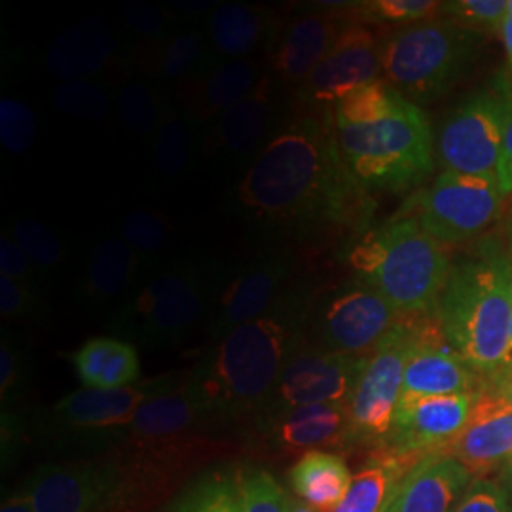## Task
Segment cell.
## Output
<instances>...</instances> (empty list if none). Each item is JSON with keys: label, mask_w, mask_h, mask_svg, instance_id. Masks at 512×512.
Masks as SVG:
<instances>
[{"label": "cell", "mask_w": 512, "mask_h": 512, "mask_svg": "<svg viewBox=\"0 0 512 512\" xmlns=\"http://www.w3.org/2000/svg\"><path fill=\"white\" fill-rule=\"evenodd\" d=\"M499 37H501L503 48H505V55H507V65H509L512 86V0H509V10H507V16L503 19V25L499 29Z\"/></svg>", "instance_id": "51"}, {"label": "cell", "mask_w": 512, "mask_h": 512, "mask_svg": "<svg viewBox=\"0 0 512 512\" xmlns=\"http://www.w3.org/2000/svg\"><path fill=\"white\" fill-rule=\"evenodd\" d=\"M480 38L450 18L399 27L382 42V78L416 105L433 101L473 65Z\"/></svg>", "instance_id": "7"}, {"label": "cell", "mask_w": 512, "mask_h": 512, "mask_svg": "<svg viewBox=\"0 0 512 512\" xmlns=\"http://www.w3.org/2000/svg\"><path fill=\"white\" fill-rule=\"evenodd\" d=\"M38 135L37 112L16 97L0 101V143L10 154H25Z\"/></svg>", "instance_id": "42"}, {"label": "cell", "mask_w": 512, "mask_h": 512, "mask_svg": "<svg viewBox=\"0 0 512 512\" xmlns=\"http://www.w3.org/2000/svg\"><path fill=\"white\" fill-rule=\"evenodd\" d=\"M289 482L294 494L311 509L332 512L348 495L353 476L342 456L319 450L296 459Z\"/></svg>", "instance_id": "32"}, {"label": "cell", "mask_w": 512, "mask_h": 512, "mask_svg": "<svg viewBox=\"0 0 512 512\" xmlns=\"http://www.w3.org/2000/svg\"><path fill=\"white\" fill-rule=\"evenodd\" d=\"M124 57L129 73L135 78H143L171 92L217 63L203 25L181 27L156 42L131 44Z\"/></svg>", "instance_id": "24"}, {"label": "cell", "mask_w": 512, "mask_h": 512, "mask_svg": "<svg viewBox=\"0 0 512 512\" xmlns=\"http://www.w3.org/2000/svg\"><path fill=\"white\" fill-rule=\"evenodd\" d=\"M382 42L368 23L355 18L294 93V101L311 107H334L349 93L382 80Z\"/></svg>", "instance_id": "17"}, {"label": "cell", "mask_w": 512, "mask_h": 512, "mask_svg": "<svg viewBox=\"0 0 512 512\" xmlns=\"http://www.w3.org/2000/svg\"><path fill=\"white\" fill-rule=\"evenodd\" d=\"M512 380V310H511V321H509V346H507V353H505V366H503V374L499 376V380L495 382L497 385L505 384Z\"/></svg>", "instance_id": "52"}, {"label": "cell", "mask_w": 512, "mask_h": 512, "mask_svg": "<svg viewBox=\"0 0 512 512\" xmlns=\"http://www.w3.org/2000/svg\"><path fill=\"white\" fill-rule=\"evenodd\" d=\"M228 275L211 258H183L148 268L147 277L110 319L109 330L135 348H177L209 323Z\"/></svg>", "instance_id": "5"}, {"label": "cell", "mask_w": 512, "mask_h": 512, "mask_svg": "<svg viewBox=\"0 0 512 512\" xmlns=\"http://www.w3.org/2000/svg\"><path fill=\"white\" fill-rule=\"evenodd\" d=\"M478 374L452 348L437 317L421 313L416 342L404 370L403 395L435 397L478 393Z\"/></svg>", "instance_id": "21"}, {"label": "cell", "mask_w": 512, "mask_h": 512, "mask_svg": "<svg viewBox=\"0 0 512 512\" xmlns=\"http://www.w3.org/2000/svg\"><path fill=\"white\" fill-rule=\"evenodd\" d=\"M33 376V355L29 346L12 330L2 329L0 336V403L14 406L23 399Z\"/></svg>", "instance_id": "37"}, {"label": "cell", "mask_w": 512, "mask_h": 512, "mask_svg": "<svg viewBox=\"0 0 512 512\" xmlns=\"http://www.w3.org/2000/svg\"><path fill=\"white\" fill-rule=\"evenodd\" d=\"M421 459V456L401 454L385 446L376 448L366 459L361 471L353 476L344 501L332 512L387 511L399 494L404 478Z\"/></svg>", "instance_id": "30"}, {"label": "cell", "mask_w": 512, "mask_h": 512, "mask_svg": "<svg viewBox=\"0 0 512 512\" xmlns=\"http://www.w3.org/2000/svg\"><path fill=\"white\" fill-rule=\"evenodd\" d=\"M207 427L213 423L194 387L188 380L169 384L165 378L164 387L137 410L116 448L175 444L202 437Z\"/></svg>", "instance_id": "20"}, {"label": "cell", "mask_w": 512, "mask_h": 512, "mask_svg": "<svg viewBox=\"0 0 512 512\" xmlns=\"http://www.w3.org/2000/svg\"><path fill=\"white\" fill-rule=\"evenodd\" d=\"M495 393H499L501 397H505L507 401H511L512 403V380L505 382V384L497 385V387H495Z\"/></svg>", "instance_id": "55"}, {"label": "cell", "mask_w": 512, "mask_h": 512, "mask_svg": "<svg viewBox=\"0 0 512 512\" xmlns=\"http://www.w3.org/2000/svg\"><path fill=\"white\" fill-rule=\"evenodd\" d=\"M150 154L156 173L165 181L183 177L196 160H202V128L184 118L173 99L150 139Z\"/></svg>", "instance_id": "33"}, {"label": "cell", "mask_w": 512, "mask_h": 512, "mask_svg": "<svg viewBox=\"0 0 512 512\" xmlns=\"http://www.w3.org/2000/svg\"><path fill=\"white\" fill-rule=\"evenodd\" d=\"M454 512H512L507 490L492 480H476L461 497Z\"/></svg>", "instance_id": "47"}, {"label": "cell", "mask_w": 512, "mask_h": 512, "mask_svg": "<svg viewBox=\"0 0 512 512\" xmlns=\"http://www.w3.org/2000/svg\"><path fill=\"white\" fill-rule=\"evenodd\" d=\"M122 23L133 38V44H148L160 38L171 35L173 31L181 29L164 4H150L145 0H126L120 6Z\"/></svg>", "instance_id": "41"}, {"label": "cell", "mask_w": 512, "mask_h": 512, "mask_svg": "<svg viewBox=\"0 0 512 512\" xmlns=\"http://www.w3.org/2000/svg\"><path fill=\"white\" fill-rule=\"evenodd\" d=\"M393 503H395V501H393ZM393 503H391V507H389V509H387V511L385 512H395V507H393Z\"/></svg>", "instance_id": "56"}, {"label": "cell", "mask_w": 512, "mask_h": 512, "mask_svg": "<svg viewBox=\"0 0 512 512\" xmlns=\"http://www.w3.org/2000/svg\"><path fill=\"white\" fill-rule=\"evenodd\" d=\"M471 473L458 459L431 454L404 478L395 497V512H454L469 490Z\"/></svg>", "instance_id": "29"}, {"label": "cell", "mask_w": 512, "mask_h": 512, "mask_svg": "<svg viewBox=\"0 0 512 512\" xmlns=\"http://www.w3.org/2000/svg\"><path fill=\"white\" fill-rule=\"evenodd\" d=\"M164 384L165 378H156L122 389L82 387L54 404L50 431L61 439L116 448L137 410Z\"/></svg>", "instance_id": "16"}, {"label": "cell", "mask_w": 512, "mask_h": 512, "mask_svg": "<svg viewBox=\"0 0 512 512\" xmlns=\"http://www.w3.org/2000/svg\"><path fill=\"white\" fill-rule=\"evenodd\" d=\"M499 478H501V486H503V488L507 490V494L512 497V456L503 463Z\"/></svg>", "instance_id": "53"}, {"label": "cell", "mask_w": 512, "mask_h": 512, "mask_svg": "<svg viewBox=\"0 0 512 512\" xmlns=\"http://www.w3.org/2000/svg\"><path fill=\"white\" fill-rule=\"evenodd\" d=\"M0 275L10 277L19 283H25L37 291H44L48 281L38 272L33 260L19 247L18 241L12 238L6 230L0 238Z\"/></svg>", "instance_id": "46"}, {"label": "cell", "mask_w": 512, "mask_h": 512, "mask_svg": "<svg viewBox=\"0 0 512 512\" xmlns=\"http://www.w3.org/2000/svg\"><path fill=\"white\" fill-rule=\"evenodd\" d=\"M507 10L509 0H454L440 6L442 14L478 33H499Z\"/></svg>", "instance_id": "44"}, {"label": "cell", "mask_w": 512, "mask_h": 512, "mask_svg": "<svg viewBox=\"0 0 512 512\" xmlns=\"http://www.w3.org/2000/svg\"><path fill=\"white\" fill-rule=\"evenodd\" d=\"M8 234L18 241L19 247L33 260L46 281L65 268L69 249L52 226L40 220L21 217L10 224Z\"/></svg>", "instance_id": "36"}, {"label": "cell", "mask_w": 512, "mask_h": 512, "mask_svg": "<svg viewBox=\"0 0 512 512\" xmlns=\"http://www.w3.org/2000/svg\"><path fill=\"white\" fill-rule=\"evenodd\" d=\"M124 55L118 40L101 14L80 19L54 38L46 52V67L63 82L93 80Z\"/></svg>", "instance_id": "28"}, {"label": "cell", "mask_w": 512, "mask_h": 512, "mask_svg": "<svg viewBox=\"0 0 512 512\" xmlns=\"http://www.w3.org/2000/svg\"><path fill=\"white\" fill-rule=\"evenodd\" d=\"M165 10L179 27H196V23L209 18L217 2L207 0H169L164 2Z\"/></svg>", "instance_id": "48"}, {"label": "cell", "mask_w": 512, "mask_h": 512, "mask_svg": "<svg viewBox=\"0 0 512 512\" xmlns=\"http://www.w3.org/2000/svg\"><path fill=\"white\" fill-rule=\"evenodd\" d=\"M35 512H124V475L114 458L46 463L23 488Z\"/></svg>", "instance_id": "12"}, {"label": "cell", "mask_w": 512, "mask_h": 512, "mask_svg": "<svg viewBox=\"0 0 512 512\" xmlns=\"http://www.w3.org/2000/svg\"><path fill=\"white\" fill-rule=\"evenodd\" d=\"M418 315H401L384 340L368 353L349 397V440L382 448L393 429L403 395L404 370L416 342Z\"/></svg>", "instance_id": "8"}, {"label": "cell", "mask_w": 512, "mask_h": 512, "mask_svg": "<svg viewBox=\"0 0 512 512\" xmlns=\"http://www.w3.org/2000/svg\"><path fill=\"white\" fill-rule=\"evenodd\" d=\"M365 357L332 353L304 340L283 366L274 393L260 418L262 423L277 414L311 404H348L365 365Z\"/></svg>", "instance_id": "14"}, {"label": "cell", "mask_w": 512, "mask_h": 512, "mask_svg": "<svg viewBox=\"0 0 512 512\" xmlns=\"http://www.w3.org/2000/svg\"><path fill=\"white\" fill-rule=\"evenodd\" d=\"M289 512H317L311 509L310 505H306L304 501H296V499H289Z\"/></svg>", "instance_id": "54"}, {"label": "cell", "mask_w": 512, "mask_h": 512, "mask_svg": "<svg viewBox=\"0 0 512 512\" xmlns=\"http://www.w3.org/2000/svg\"><path fill=\"white\" fill-rule=\"evenodd\" d=\"M0 512H35V507L31 503L29 494L25 490H21V492L10 495L8 499H4Z\"/></svg>", "instance_id": "50"}, {"label": "cell", "mask_w": 512, "mask_h": 512, "mask_svg": "<svg viewBox=\"0 0 512 512\" xmlns=\"http://www.w3.org/2000/svg\"><path fill=\"white\" fill-rule=\"evenodd\" d=\"M512 112V86L501 82L469 95L442 122L437 160L442 171L497 181V167Z\"/></svg>", "instance_id": "9"}, {"label": "cell", "mask_w": 512, "mask_h": 512, "mask_svg": "<svg viewBox=\"0 0 512 512\" xmlns=\"http://www.w3.org/2000/svg\"><path fill=\"white\" fill-rule=\"evenodd\" d=\"M173 232L175 228L171 220L154 209H131L120 220V238L128 243L148 268L160 264Z\"/></svg>", "instance_id": "35"}, {"label": "cell", "mask_w": 512, "mask_h": 512, "mask_svg": "<svg viewBox=\"0 0 512 512\" xmlns=\"http://www.w3.org/2000/svg\"><path fill=\"white\" fill-rule=\"evenodd\" d=\"M497 184L501 188V194L507 196L512 192V112L509 124L505 129V139L501 148V158L497 167Z\"/></svg>", "instance_id": "49"}, {"label": "cell", "mask_w": 512, "mask_h": 512, "mask_svg": "<svg viewBox=\"0 0 512 512\" xmlns=\"http://www.w3.org/2000/svg\"><path fill=\"white\" fill-rule=\"evenodd\" d=\"M315 296L311 281L298 277L270 310L203 353L186 380L213 427L260 423L283 366L306 336Z\"/></svg>", "instance_id": "2"}, {"label": "cell", "mask_w": 512, "mask_h": 512, "mask_svg": "<svg viewBox=\"0 0 512 512\" xmlns=\"http://www.w3.org/2000/svg\"><path fill=\"white\" fill-rule=\"evenodd\" d=\"M283 92L268 69L253 92L202 128V160L228 167L255 160L287 118Z\"/></svg>", "instance_id": "11"}, {"label": "cell", "mask_w": 512, "mask_h": 512, "mask_svg": "<svg viewBox=\"0 0 512 512\" xmlns=\"http://www.w3.org/2000/svg\"><path fill=\"white\" fill-rule=\"evenodd\" d=\"M480 393L482 391L435 397L401 395L385 448L421 458L439 454L465 427Z\"/></svg>", "instance_id": "19"}, {"label": "cell", "mask_w": 512, "mask_h": 512, "mask_svg": "<svg viewBox=\"0 0 512 512\" xmlns=\"http://www.w3.org/2000/svg\"><path fill=\"white\" fill-rule=\"evenodd\" d=\"M78 380L88 389H122L141 378L139 351L116 336L88 340L71 355Z\"/></svg>", "instance_id": "31"}, {"label": "cell", "mask_w": 512, "mask_h": 512, "mask_svg": "<svg viewBox=\"0 0 512 512\" xmlns=\"http://www.w3.org/2000/svg\"><path fill=\"white\" fill-rule=\"evenodd\" d=\"M283 23L266 6L222 2L205 19L203 29L209 40L213 59L239 61L270 54Z\"/></svg>", "instance_id": "25"}, {"label": "cell", "mask_w": 512, "mask_h": 512, "mask_svg": "<svg viewBox=\"0 0 512 512\" xmlns=\"http://www.w3.org/2000/svg\"><path fill=\"white\" fill-rule=\"evenodd\" d=\"M266 71L268 67L262 57L213 63L177 86L171 99L184 118L198 128H205L253 92Z\"/></svg>", "instance_id": "22"}, {"label": "cell", "mask_w": 512, "mask_h": 512, "mask_svg": "<svg viewBox=\"0 0 512 512\" xmlns=\"http://www.w3.org/2000/svg\"><path fill=\"white\" fill-rule=\"evenodd\" d=\"M440 2L433 0H374L359 4L357 12L365 23L380 21V23H395L399 27L420 23L433 18L440 12Z\"/></svg>", "instance_id": "43"}, {"label": "cell", "mask_w": 512, "mask_h": 512, "mask_svg": "<svg viewBox=\"0 0 512 512\" xmlns=\"http://www.w3.org/2000/svg\"><path fill=\"white\" fill-rule=\"evenodd\" d=\"M175 512H241L234 476L211 473L196 480L184 492Z\"/></svg>", "instance_id": "40"}, {"label": "cell", "mask_w": 512, "mask_h": 512, "mask_svg": "<svg viewBox=\"0 0 512 512\" xmlns=\"http://www.w3.org/2000/svg\"><path fill=\"white\" fill-rule=\"evenodd\" d=\"M230 211L281 241H317L361 230L374 202L349 173L332 107L291 97L287 118L239 179Z\"/></svg>", "instance_id": "1"}, {"label": "cell", "mask_w": 512, "mask_h": 512, "mask_svg": "<svg viewBox=\"0 0 512 512\" xmlns=\"http://www.w3.org/2000/svg\"><path fill=\"white\" fill-rule=\"evenodd\" d=\"M401 313L361 279L313 300L306 340L332 353L365 357L397 325Z\"/></svg>", "instance_id": "10"}, {"label": "cell", "mask_w": 512, "mask_h": 512, "mask_svg": "<svg viewBox=\"0 0 512 512\" xmlns=\"http://www.w3.org/2000/svg\"><path fill=\"white\" fill-rule=\"evenodd\" d=\"M55 109L84 122H101L110 114L109 92L97 80L61 82L52 95Z\"/></svg>", "instance_id": "39"}, {"label": "cell", "mask_w": 512, "mask_h": 512, "mask_svg": "<svg viewBox=\"0 0 512 512\" xmlns=\"http://www.w3.org/2000/svg\"><path fill=\"white\" fill-rule=\"evenodd\" d=\"M511 310V256L497 241H488L452 264L435 317L459 357L495 384L505 366Z\"/></svg>", "instance_id": "4"}, {"label": "cell", "mask_w": 512, "mask_h": 512, "mask_svg": "<svg viewBox=\"0 0 512 512\" xmlns=\"http://www.w3.org/2000/svg\"><path fill=\"white\" fill-rule=\"evenodd\" d=\"M42 313V293L0 275V315L4 321H31Z\"/></svg>", "instance_id": "45"}, {"label": "cell", "mask_w": 512, "mask_h": 512, "mask_svg": "<svg viewBox=\"0 0 512 512\" xmlns=\"http://www.w3.org/2000/svg\"><path fill=\"white\" fill-rule=\"evenodd\" d=\"M296 279L298 253L293 245L274 243L258 251L228 275L207 323V336L217 342L243 323L260 317Z\"/></svg>", "instance_id": "13"}, {"label": "cell", "mask_w": 512, "mask_h": 512, "mask_svg": "<svg viewBox=\"0 0 512 512\" xmlns=\"http://www.w3.org/2000/svg\"><path fill=\"white\" fill-rule=\"evenodd\" d=\"M171 103V90L160 88L143 78H129L118 86L114 105L116 114L129 133L150 137L160 128L167 107Z\"/></svg>", "instance_id": "34"}, {"label": "cell", "mask_w": 512, "mask_h": 512, "mask_svg": "<svg viewBox=\"0 0 512 512\" xmlns=\"http://www.w3.org/2000/svg\"><path fill=\"white\" fill-rule=\"evenodd\" d=\"M332 112L342 158L366 192H404L431 175V124L420 105L384 78L349 93Z\"/></svg>", "instance_id": "3"}, {"label": "cell", "mask_w": 512, "mask_h": 512, "mask_svg": "<svg viewBox=\"0 0 512 512\" xmlns=\"http://www.w3.org/2000/svg\"><path fill=\"white\" fill-rule=\"evenodd\" d=\"M349 266L401 315L435 310L452 270L442 243L416 219H395L365 234L351 247Z\"/></svg>", "instance_id": "6"}, {"label": "cell", "mask_w": 512, "mask_h": 512, "mask_svg": "<svg viewBox=\"0 0 512 512\" xmlns=\"http://www.w3.org/2000/svg\"><path fill=\"white\" fill-rule=\"evenodd\" d=\"M313 10L283 23L274 48L268 54V69L285 92H298L317 65L330 54L338 38L351 21V12L344 8Z\"/></svg>", "instance_id": "18"}, {"label": "cell", "mask_w": 512, "mask_h": 512, "mask_svg": "<svg viewBox=\"0 0 512 512\" xmlns=\"http://www.w3.org/2000/svg\"><path fill=\"white\" fill-rule=\"evenodd\" d=\"M439 454L458 459L471 476L501 469L512 456V403L499 393H480L458 437Z\"/></svg>", "instance_id": "23"}, {"label": "cell", "mask_w": 512, "mask_h": 512, "mask_svg": "<svg viewBox=\"0 0 512 512\" xmlns=\"http://www.w3.org/2000/svg\"><path fill=\"white\" fill-rule=\"evenodd\" d=\"M143 268V260L120 236L101 238L88 253L74 298L84 310L122 306L141 283Z\"/></svg>", "instance_id": "26"}, {"label": "cell", "mask_w": 512, "mask_h": 512, "mask_svg": "<svg viewBox=\"0 0 512 512\" xmlns=\"http://www.w3.org/2000/svg\"><path fill=\"white\" fill-rule=\"evenodd\" d=\"M258 429L279 454L327 452L349 440L348 404L298 406L264 421Z\"/></svg>", "instance_id": "27"}, {"label": "cell", "mask_w": 512, "mask_h": 512, "mask_svg": "<svg viewBox=\"0 0 512 512\" xmlns=\"http://www.w3.org/2000/svg\"><path fill=\"white\" fill-rule=\"evenodd\" d=\"M241 512H289V495L272 473L256 465H243L234 473Z\"/></svg>", "instance_id": "38"}, {"label": "cell", "mask_w": 512, "mask_h": 512, "mask_svg": "<svg viewBox=\"0 0 512 512\" xmlns=\"http://www.w3.org/2000/svg\"><path fill=\"white\" fill-rule=\"evenodd\" d=\"M503 198L495 179L442 171L416 198V220L439 243H459L494 222Z\"/></svg>", "instance_id": "15"}]
</instances>
